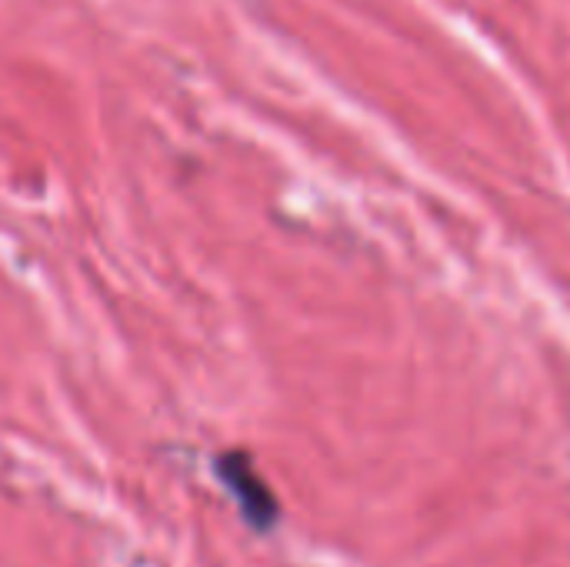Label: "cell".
I'll return each instance as SVG.
<instances>
[{"label": "cell", "instance_id": "cell-1", "mask_svg": "<svg viewBox=\"0 0 570 567\" xmlns=\"http://www.w3.org/2000/svg\"><path fill=\"white\" fill-rule=\"evenodd\" d=\"M217 475L227 485V491L240 501V515L247 518V525L257 528V531H271L274 521H277V515H281V508H277L274 491L257 475L250 454H244V451L224 454L217 461Z\"/></svg>", "mask_w": 570, "mask_h": 567}]
</instances>
